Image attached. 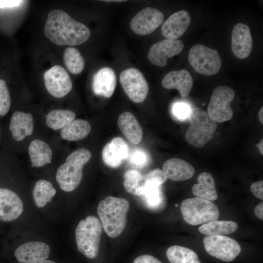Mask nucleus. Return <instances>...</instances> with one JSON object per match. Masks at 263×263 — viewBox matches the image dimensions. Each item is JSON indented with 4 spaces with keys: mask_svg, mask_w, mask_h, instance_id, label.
<instances>
[{
    "mask_svg": "<svg viewBox=\"0 0 263 263\" xmlns=\"http://www.w3.org/2000/svg\"><path fill=\"white\" fill-rule=\"evenodd\" d=\"M133 263H163L155 257L150 255H142L135 258Z\"/></svg>",
    "mask_w": 263,
    "mask_h": 263,
    "instance_id": "58836bf2",
    "label": "nucleus"
},
{
    "mask_svg": "<svg viewBox=\"0 0 263 263\" xmlns=\"http://www.w3.org/2000/svg\"><path fill=\"white\" fill-rule=\"evenodd\" d=\"M161 185L156 183L146 181L143 193L147 205L150 207L158 206L161 202Z\"/></svg>",
    "mask_w": 263,
    "mask_h": 263,
    "instance_id": "473e14b6",
    "label": "nucleus"
},
{
    "mask_svg": "<svg viewBox=\"0 0 263 263\" xmlns=\"http://www.w3.org/2000/svg\"><path fill=\"white\" fill-rule=\"evenodd\" d=\"M90 151L80 148L69 154L64 163L57 169L56 179L60 188L66 192L76 189L83 177V168L91 158Z\"/></svg>",
    "mask_w": 263,
    "mask_h": 263,
    "instance_id": "7ed1b4c3",
    "label": "nucleus"
},
{
    "mask_svg": "<svg viewBox=\"0 0 263 263\" xmlns=\"http://www.w3.org/2000/svg\"><path fill=\"white\" fill-rule=\"evenodd\" d=\"M28 152L32 167H41L51 163L52 150L45 142L40 139L31 141Z\"/></svg>",
    "mask_w": 263,
    "mask_h": 263,
    "instance_id": "b1692460",
    "label": "nucleus"
},
{
    "mask_svg": "<svg viewBox=\"0 0 263 263\" xmlns=\"http://www.w3.org/2000/svg\"><path fill=\"white\" fill-rule=\"evenodd\" d=\"M129 155L128 145L120 137L112 139L104 146L102 151L104 163L112 168L119 167L128 158Z\"/></svg>",
    "mask_w": 263,
    "mask_h": 263,
    "instance_id": "f3484780",
    "label": "nucleus"
},
{
    "mask_svg": "<svg viewBox=\"0 0 263 263\" xmlns=\"http://www.w3.org/2000/svg\"><path fill=\"white\" fill-rule=\"evenodd\" d=\"M173 114L178 118L184 119L188 117L189 113V108L185 103H176L172 109Z\"/></svg>",
    "mask_w": 263,
    "mask_h": 263,
    "instance_id": "e433bc0d",
    "label": "nucleus"
},
{
    "mask_svg": "<svg viewBox=\"0 0 263 263\" xmlns=\"http://www.w3.org/2000/svg\"><path fill=\"white\" fill-rule=\"evenodd\" d=\"M263 181L262 180L253 183L250 186V190L257 198L263 200Z\"/></svg>",
    "mask_w": 263,
    "mask_h": 263,
    "instance_id": "4c0bfd02",
    "label": "nucleus"
},
{
    "mask_svg": "<svg viewBox=\"0 0 263 263\" xmlns=\"http://www.w3.org/2000/svg\"><path fill=\"white\" fill-rule=\"evenodd\" d=\"M91 130V127L89 122L83 119H77L62 129L60 135L63 139L75 141L86 137Z\"/></svg>",
    "mask_w": 263,
    "mask_h": 263,
    "instance_id": "a878e982",
    "label": "nucleus"
},
{
    "mask_svg": "<svg viewBox=\"0 0 263 263\" xmlns=\"http://www.w3.org/2000/svg\"><path fill=\"white\" fill-rule=\"evenodd\" d=\"M102 228L99 219L93 215L80 221L76 227L77 249L89 259H94L98 254Z\"/></svg>",
    "mask_w": 263,
    "mask_h": 263,
    "instance_id": "20e7f679",
    "label": "nucleus"
},
{
    "mask_svg": "<svg viewBox=\"0 0 263 263\" xmlns=\"http://www.w3.org/2000/svg\"><path fill=\"white\" fill-rule=\"evenodd\" d=\"M164 20L163 14L151 7H146L131 20L130 27L135 34L145 36L153 32Z\"/></svg>",
    "mask_w": 263,
    "mask_h": 263,
    "instance_id": "f8f14e48",
    "label": "nucleus"
},
{
    "mask_svg": "<svg viewBox=\"0 0 263 263\" xmlns=\"http://www.w3.org/2000/svg\"><path fill=\"white\" fill-rule=\"evenodd\" d=\"M50 253L49 246L41 242L32 241L19 246L15 256L21 263H38L47 259Z\"/></svg>",
    "mask_w": 263,
    "mask_h": 263,
    "instance_id": "4468645a",
    "label": "nucleus"
},
{
    "mask_svg": "<svg viewBox=\"0 0 263 263\" xmlns=\"http://www.w3.org/2000/svg\"><path fill=\"white\" fill-rule=\"evenodd\" d=\"M162 85L167 89H177L181 95L185 97L191 90L193 79L190 73L186 69L172 71L164 76Z\"/></svg>",
    "mask_w": 263,
    "mask_h": 263,
    "instance_id": "aec40b11",
    "label": "nucleus"
},
{
    "mask_svg": "<svg viewBox=\"0 0 263 263\" xmlns=\"http://www.w3.org/2000/svg\"><path fill=\"white\" fill-rule=\"evenodd\" d=\"M128 158L130 163L137 168L146 167L150 162V158L147 152L141 148L133 150L129 154Z\"/></svg>",
    "mask_w": 263,
    "mask_h": 263,
    "instance_id": "72a5a7b5",
    "label": "nucleus"
},
{
    "mask_svg": "<svg viewBox=\"0 0 263 263\" xmlns=\"http://www.w3.org/2000/svg\"><path fill=\"white\" fill-rule=\"evenodd\" d=\"M11 106V98L5 81L0 79V115H5Z\"/></svg>",
    "mask_w": 263,
    "mask_h": 263,
    "instance_id": "f704fd0d",
    "label": "nucleus"
},
{
    "mask_svg": "<svg viewBox=\"0 0 263 263\" xmlns=\"http://www.w3.org/2000/svg\"><path fill=\"white\" fill-rule=\"evenodd\" d=\"M38 263H56L51 260H46L43 261Z\"/></svg>",
    "mask_w": 263,
    "mask_h": 263,
    "instance_id": "c03bdc74",
    "label": "nucleus"
},
{
    "mask_svg": "<svg viewBox=\"0 0 263 263\" xmlns=\"http://www.w3.org/2000/svg\"><path fill=\"white\" fill-rule=\"evenodd\" d=\"M184 47V43L181 40L166 38L151 46L148 58L153 64L164 67L167 64L169 58L180 54Z\"/></svg>",
    "mask_w": 263,
    "mask_h": 263,
    "instance_id": "ddd939ff",
    "label": "nucleus"
},
{
    "mask_svg": "<svg viewBox=\"0 0 263 263\" xmlns=\"http://www.w3.org/2000/svg\"><path fill=\"white\" fill-rule=\"evenodd\" d=\"M75 116V113L70 110H53L46 115V123L54 130L62 129L74 120Z\"/></svg>",
    "mask_w": 263,
    "mask_h": 263,
    "instance_id": "c756f323",
    "label": "nucleus"
},
{
    "mask_svg": "<svg viewBox=\"0 0 263 263\" xmlns=\"http://www.w3.org/2000/svg\"><path fill=\"white\" fill-rule=\"evenodd\" d=\"M118 127L123 135L131 143H139L143 137V130L134 115L129 112L122 113L117 120Z\"/></svg>",
    "mask_w": 263,
    "mask_h": 263,
    "instance_id": "5701e85b",
    "label": "nucleus"
},
{
    "mask_svg": "<svg viewBox=\"0 0 263 263\" xmlns=\"http://www.w3.org/2000/svg\"><path fill=\"white\" fill-rule=\"evenodd\" d=\"M188 61L196 72L207 76L217 73L222 66L217 50L202 44H196L190 49Z\"/></svg>",
    "mask_w": 263,
    "mask_h": 263,
    "instance_id": "0eeeda50",
    "label": "nucleus"
},
{
    "mask_svg": "<svg viewBox=\"0 0 263 263\" xmlns=\"http://www.w3.org/2000/svg\"><path fill=\"white\" fill-rule=\"evenodd\" d=\"M256 147L259 149L260 153L263 155V140H262L256 145Z\"/></svg>",
    "mask_w": 263,
    "mask_h": 263,
    "instance_id": "79ce46f5",
    "label": "nucleus"
},
{
    "mask_svg": "<svg viewBox=\"0 0 263 263\" xmlns=\"http://www.w3.org/2000/svg\"><path fill=\"white\" fill-rule=\"evenodd\" d=\"M103 1H105V2H124V1H126V0H103Z\"/></svg>",
    "mask_w": 263,
    "mask_h": 263,
    "instance_id": "a18cd8bd",
    "label": "nucleus"
},
{
    "mask_svg": "<svg viewBox=\"0 0 263 263\" xmlns=\"http://www.w3.org/2000/svg\"><path fill=\"white\" fill-rule=\"evenodd\" d=\"M263 203L261 202L257 205L254 209V213L256 217L260 219H263Z\"/></svg>",
    "mask_w": 263,
    "mask_h": 263,
    "instance_id": "a19ab883",
    "label": "nucleus"
},
{
    "mask_svg": "<svg viewBox=\"0 0 263 263\" xmlns=\"http://www.w3.org/2000/svg\"><path fill=\"white\" fill-rule=\"evenodd\" d=\"M175 207H178V204H176V205H175Z\"/></svg>",
    "mask_w": 263,
    "mask_h": 263,
    "instance_id": "49530a36",
    "label": "nucleus"
},
{
    "mask_svg": "<svg viewBox=\"0 0 263 263\" xmlns=\"http://www.w3.org/2000/svg\"><path fill=\"white\" fill-rule=\"evenodd\" d=\"M43 78L47 91L54 97L62 98L72 90V81L67 71L56 65L45 72Z\"/></svg>",
    "mask_w": 263,
    "mask_h": 263,
    "instance_id": "9b49d317",
    "label": "nucleus"
},
{
    "mask_svg": "<svg viewBox=\"0 0 263 263\" xmlns=\"http://www.w3.org/2000/svg\"><path fill=\"white\" fill-rule=\"evenodd\" d=\"M197 181L198 183L194 185L191 188L192 192L195 196L211 201L217 199L215 181L211 174L202 172L198 175Z\"/></svg>",
    "mask_w": 263,
    "mask_h": 263,
    "instance_id": "393cba45",
    "label": "nucleus"
},
{
    "mask_svg": "<svg viewBox=\"0 0 263 263\" xmlns=\"http://www.w3.org/2000/svg\"><path fill=\"white\" fill-rule=\"evenodd\" d=\"M253 41L249 27L244 23H237L231 33V50L237 58L243 59L250 54Z\"/></svg>",
    "mask_w": 263,
    "mask_h": 263,
    "instance_id": "2eb2a0df",
    "label": "nucleus"
},
{
    "mask_svg": "<svg viewBox=\"0 0 263 263\" xmlns=\"http://www.w3.org/2000/svg\"><path fill=\"white\" fill-rule=\"evenodd\" d=\"M189 116L190 125L185 139L193 147L202 148L212 139L218 123L209 116L207 112L199 107L192 109Z\"/></svg>",
    "mask_w": 263,
    "mask_h": 263,
    "instance_id": "39448f33",
    "label": "nucleus"
},
{
    "mask_svg": "<svg viewBox=\"0 0 263 263\" xmlns=\"http://www.w3.org/2000/svg\"><path fill=\"white\" fill-rule=\"evenodd\" d=\"M162 171L167 179L174 181L188 180L194 175V168L188 162L177 158L166 161L163 165Z\"/></svg>",
    "mask_w": 263,
    "mask_h": 263,
    "instance_id": "412c9836",
    "label": "nucleus"
},
{
    "mask_svg": "<svg viewBox=\"0 0 263 263\" xmlns=\"http://www.w3.org/2000/svg\"><path fill=\"white\" fill-rule=\"evenodd\" d=\"M258 117L262 124H263V107H262L258 113Z\"/></svg>",
    "mask_w": 263,
    "mask_h": 263,
    "instance_id": "37998d69",
    "label": "nucleus"
},
{
    "mask_svg": "<svg viewBox=\"0 0 263 263\" xmlns=\"http://www.w3.org/2000/svg\"><path fill=\"white\" fill-rule=\"evenodd\" d=\"M44 34L52 42L59 46L80 45L91 36L90 30L84 24L60 9L52 10L48 14Z\"/></svg>",
    "mask_w": 263,
    "mask_h": 263,
    "instance_id": "f257e3e1",
    "label": "nucleus"
},
{
    "mask_svg": "<svg viewBox=\"0 0 263 263\" xmlns=\"http://www.w3.org/2000/svg\"><path fill=\"white\" fill-rule=\"evenodd\" d=\"M191 22L189 13L181 10L171 15L164 22L161 33L167 39H177L187 30Z\"/></svg>",
    "mask_w": 263,
    "mask_h": 263,
    "instance_id": "a211bd4d",
    "label": "nucleus"
},
{
    "mask_svg": "<svg viewBox=\"0 0 263 263\" xmlns=\"http://www.w3.org/2000/svg\"><path fill=\"white\" fill-rule=\"evenodd\" d=\"M146 185L145 175L136 169H129L124 175L123 186L129 193L142 196Z\"/></svg>",
    "mask_w": 263,
    "mask_h": 263,
    "instance_id": "cd10ccee",
    "label": "nucleus"
},
{
    "mask_svg": "<svg viewBox=\"0 0 263 263\" xmlns=\"http://www.w3.org/2000/svg\"><path fill=\"white\" fill-rule=\"evenodd\" d=\"M180 209L185 221L192 225H203L219 217L217 206L211 201L201 197L183 200Z\"/></svg>",
    "mask_w": 263,
    "mask_h": 263,
    "instance_id": "423d86ee",
    "label": "nucleus"
},
{
    "mask_svg": "<svg viewBox=\"0 0 263 263\" xmlns=\"http://www.w3.org/2000/svg\"><path fill=\"white\" fill-rule=\"evenodd\" d=\"M234 96V91L228 86H219L215 88L207 107V112L209 116L217 123L230 120L233 115L230 104Z\"/></svg>",
    "mask_w": 263,
    "mask_h": 263,
    "instance_id": "6e6552de",
    "label": "nucleus"
},
{
    "mask_svg": "<svg viewBox=\"0 0 263 263\" xmlns=\"http://www.w3.org/2000/svg\"><path fill=\"white\" fill-rule=\"evenodd\" d=\"M238 227L235 222L217 220L203 224L198 230L201 234L207 235H224L235 232Z\"/></svg>",
    "mask_w": 263,
    "mask_h": 263,
    "instance_id": "bb28decb",
    "label": "nucleus"
},
{
    "mask_svg": "<svg viewBox=\"0 0 263 263\" xmlns=\"http://www.w3.org/2000/svg\"><path fill=\"white\" fill-rule=\"evenodd\" d=\"M9 129L13 139L17 141L23 140L30 136L34 130V120L30 113L15 112L12 115Z\"/></svg>",
    "mask_w": 263,
    "mask_h": 263,
    "instance_id": "4be33fe9",
    "label": "nucleus"
},
{
    "mask_svg": "<svg viewBox=\"0 0 263 263\" xmlns=\"http://www.w3.org/2000/svg\"><path fill=\"white\" fill-rule=\"evenodd\" d=\"M206 251L225 262L233 261L240 253L241 247L234 239L225 235H207L203 240Z\"/></svg>",
    "mask_w": 263,
    "mask_h": 263,
    "instance_id": "1a4fd4ad",
    "label": "nucleus"
},
{
    "mask_svg": "<svg viewBox=\"0 0 263 263\" xmlns=\"http://www.w3.org/2000/svg\"><path fill=\"white\" fill-rule=\"evenodd\" d=\"M129 208V201L123 198L110 196L99 202L97 213L102 227L109 237H117L123 232Z\"/></svg>",
    "mask_w": 263,
    "mask_h": 263,
    "instance_id": "f03ea898",
    "label": "nucleus"
},
{
    "mask_svg": "<svg viewBox=\"0 0 263 263\" xmlns=\"http://www.w3.org/2000/svg\"><path fill=\"white\" fill-rule=\"evenodd\" d=\"M63 60L67 68L73 74H80L84 68V59L75 48L68 47L65 50Z\"/></svg>",
    "mask_w": 263,
    "mask_h": 263,
    "instance_id": "2f4dec72",
    "label": "nucleus"
},
{
    "mask_svg": "<svg viewBox=\"0 0 263 263\" xmlns=\"http://www.w3.org/2000/svg\"><path fill=\"white\" fill-rule=\"evenodd\" d=\"M56 192V190L50 182L43 179L38 181L33 190L36 205L38 207H44L47 203L52 201Z\"/></svg>",
    "mask_w": 263,
    "mask_h": 263,
    "instance_id": "7c9ffc66",
    "label": "nucleus"
},
{
    "mask_svg": "<svg viewBox=\"0 0 263 263\" xmlns=\"http://www.w3.org/2000/svg\"><path fill=\"white\" fill-rule=\"evenodd\" d=\"M166 255L170 263H201L194 251L180 245L170 246L167 250Z\"/></svg>",
    "mask_w": 263,
    "mask_h": 263,
    "instance_id": "c85d7f7f",
    "label": "nucleus"
},
{
    "mask_svg": "<svg viewBox=\"0 0 263 263\" xmlns=\"http://www.w3.org/2000/svg\"><path fill=\"white\" fill-rule=\"evenodd\" d=\"M116 84L114 71L108 67H103L94 75L92 81V90L95 94L106 98L113 94Z\"/></svg>",
    "mask_w": 263,
    "mask_h": 263,
    "instance_id": "6ab92c4d",
    "label": "nucleus"
},
{
    "mask_svg": "<svg viewBox=\"0 0 263 263\" xmlns=\"http://www.w3.org/2000/svg\"><path fill=\"white\" fill-rule=\"evenodd\" d=\"M23 209L22 202L15 192L0 188V221H14L20 216Z\"/></svg>",
    "mask_w": 263,
    "mask_h": 263,
    "instance_id": "dca6fc26",
    "label": "nucleus"
},
{
    "mask_svg": "<svg viewBox=\"0 0 263 263\" xmlns=\"http://www.w3.org/2000/svg\"><path fill=\"white\" fill-rule=\"evenodd\" d=\"M119 79L124 92L132 101L138 103L145 100L148 94V84L139 70L127 69L121 72Z\"/></svg>",
    "mask_w": 263,
    "mask_h": 263,
    "instance_id": "9d476101",
    "label": "nucleus"
},
{
    "mask_svg": "<svg viewBox=\"0 0 263 263\" xmlns=\"http://www.w3.org/2000/svg\"><path fill=\"white\" fill-rule=\"evenodd\" d=\"M146 181L156 183L161 185L167 180V178L163 171L159 169H153L145 175Z\"/></svg>",
    "mask_w": 263,
    "mask_h": 263,
    "instance_id": "c9c22d12",
    "label": "nucleus"
},
{
    "mask_svg": "<svg viewBox=\"0 0 263 263\" xmlns=\"http://www.w3.org/2000/svg\"><path fill=\"white\" fill-rule=\"evenodd\" d=\"M22 0H0V8H12L19 6Z\"/></svg>",
    "mask_w": 263,
    "mask_h": 263,
    "instance_id": "ea45409f",
    "label": "nucleus"
}]
</instances>
